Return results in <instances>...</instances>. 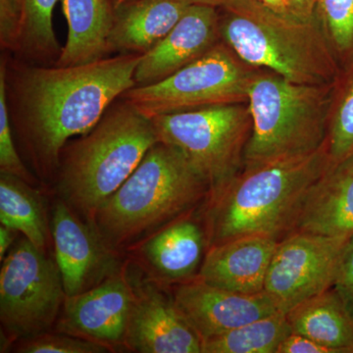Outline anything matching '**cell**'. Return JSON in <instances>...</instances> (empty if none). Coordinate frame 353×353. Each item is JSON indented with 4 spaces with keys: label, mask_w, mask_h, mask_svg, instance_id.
Wrapping results in <instances>:
<instances>
[{
    "label": "cell",
    "mask_w": 353,
    "mask_h": 353,
    "mask_svg": "<svg viewBox=\"0 0 353 353\" xmlns=\"http://www.w3.org/2000/svg\"><path fill=\"white\" fill-rule=\"evenodd\" d=\"M141 55L121 54L75 66L27 67L11 92L17 131L41 172L54 171L69 139L83 136L101 121L117 97L136 85Z\"/></svg>",
    "instance_id": "6da1fadb"
},
{
    "label": "cell",
    "mask_w": 353,
    "mask_h": 353,
    "mask_svg": "<svg viewBox=\"0 0 353 353\" xmlns=\"http://www.w3.org/2000/svg\"><path fill=\"white\" fill-rule=\"evenodd\" d=\"M331 163L325 143L304 157L243 166L206 199L208 248L248 234L281 241L294 232L309 190Z\"/></svg>",
    "instance_id": "7a4b0ae2"
},
{
    "label": "cell",
    "mask_w": 353,
    "mask_h": 353,
    "mask_svg": "<svg viewBox=\"0 0 353 353\" xmlns=\"http://www.w3.org/2000/svg\"><path fill=\"white\" fill-rule=\"evenodd\" d=\"M221 39L245 63L303 85H332L343 73L315 16L301 19L257 0L221 7Z\"/></svg>",
    "instance_id": "3957f363"
},
{
    "label": "cell",
    "mask_w": 353,
    "mask_h": 353,
    "mask_svg": "<svg viewBox=\"0 0 353 353\" xmlns=\"http://www.w3.org/2000/svg\"><path fill=\"white\" fill-rule=\"evenodd\" d=\"M158 141L152 118L129 102L109 108L90 132L62 152L60 194L92 220Z\"/></svg>",
    "instance_id": "277c9868"
},
{
    "label": "cell",
    "mask_w": 353,
    "mask_h": 353,
    "mask_svg": "<svg viewBox=\"0 0 353 353\" xmlns=\"http://www.w3.org/2000/svg\"><path fill=\"white\" fill-rule=\"evenodd\" d=\"M209 192L185 155L159 141L95 213L92 224L108 246L121 245L176 220Z\"/></svg>",
    "instance_id": "5b68a950"
},
{
    "label": "cell",
    "mask_w": 353,
    "mask_h": 353,
    "mask_svg": "<svg viewBox=\"0 0 353 353\" xmlns=\"http://www.w3.org/2000/svg\"><path fill=\"white\" fill-rule=\"evenodd\" d=\"M336 83L303 85L259 69L248 92L252 128L243 166L304 157L322 148Z\"/></svg>",
    "instance_id": "8992f818"
},
{
    "label": "cell",
    "mask_w": 353,
    "mask_h": 353,
    "mask_svg": "<svg viewBox=\"0 0 353 353\" xmlns=\"http://www.w3.org/2000/svg\"><path fill=\"white\" fill-rule=\"evenodd\" d=\"M158 138L176 148L217 192L240 173L252 134L248 102L219 104L152 118Z\"/></svg>",
    "instance_id": "52a82bcc"
},
{
    "label": "cell",
    "mask_w": 353,
    "mask_h": 353,
    "mask_svg": "<svg viewBox=\"0 0 353 353\" xmlns=\"http://www.w3.org/2000/svg\"><path fill=\"white\" fill-rule=\"evenodd\" d=\"M259 68L245 63L224 41L159 82L134 85L122 95L148 117L219 104L248 102Z\"/></svg>",
    "instance_id": "ba28073f"
},
{
    "label": "cell",
    "mask_w": 353,
    "mask_h": 353,
    "mask_svg": "<svg viewBox=\"0 0 353 353\" xmlns=\"http://www.w3.org/2000/svg\"><path fill=\"white\" fill-rule=\"evenodd\" d=\"M66 297L57 260L27 238L18 241L0 271V318L6 331L26 340L46 333Z\"/></svg>",
    "instance_id": "9c48e42d"
},
{
    "label": "cell",
    "mask_w": 353,
    "mask_h": 353,
    "mask_svg": "<svg viewBox=\"0 0 353 353\" xmlns=\"http://www.w3.org/2000/svg\"><path fill=\"white\" fill-rule=\"evenodd\" d=\"M350 236L294 231L279 241L264 292L287 314L299 304L334 287Z\"/></svg>",
    "instance_id": "30bf717a"
},
{
    "label": "cell",
    "mask_w": 353,
    "mask_h": 353,
    "mask_svg": "<svg viewBox=\"0 0 353 353\" xmlns=\"http://www.w3.org/2000/svg\"><path fill=\"white\" fill-rule=\"evenodd\" d=\"M173 303L201 341L280 312L266 292L239 294L197 277L176 288Z\"/></svg>",
    "instance_id": "8fae6325"
},
{
    "label": "cell",
    "mask_w": 353,
    "mask_h": 353,
    "mask_svg": "<svg viewBox=\"0 0 353 353\" xmlns=\"http://www.w3.org/2000/svg\"><path fill=\"white\" fill-rule=\"evenodd\" d=\"M51 229L55 260L67 296L82 294L101 283V279L113 275L114 261L108 245L63 201L55 205Z\"/></svg>",
    "instance_id": "7c38bea8"
},
{
    "label": "cell",
    "mask_w": 353,
    "mask_h": 353,
    "mask_svg": "<svg viewBox=\"0 0 353 353\" xmlns=\"http://www.w3.org/2000/svg\"><path fill=\"white\" fill-rule=\"evenodd\" d=\"M136 296L121 276L67 296L58 330L103 345L125 343Z\"/></svg>",
    "instance_id": "4fadbf2b"
},
{
    "label": "cell",
    "mask_w": 353,
    "mask_h": 353,
    "mask_svg": "<svg viewBox=\"0 0 353 353\" xmlns=\"http://www.w3.org/2000/svg\"><path fill=\"white\" fill-rule=\"evenodd\" d=\"M221 41L218 8L189 6L169 34L141 55L134 72L136 85L163 80L203 57Z\"/></svg>",
    "instance_id": "5bb4252c"
},
{
    "label": "cell",
    "mask_w": 353,
    "mask_h": 353,
    "mask_svg": "<svg viewBox=\"0 0 353 353\" xmlns=\"http://www.w3.org/2000/svg\"><path fill=\"white\" fill-rule=\"evenodd\" d=\"M279 241L266 234H248L210 246L196 277L239 294L264 292L267 272Z\"/></svg>",
    "instance_id": "9a60e30c"
},
{
    "label": "cell",
    "mask_w": 353,
    "mask_h": 353,
    "mask_svg": "<svg viewBox=\"0 0 353 353\" xmlns=\"http://www.w3.org/2000/svg\"><path fill=\"white\" fill-rule=\"evenodd\" d=\"M125 343L141 353H202V341L173 301L150 290L136 297Z\"/></svg>",
    "instance_id": "2e32d148"
},
{
    "label": "cell",
    "mask_w": 353,
    "mask_h": 353,
    "mask_svg": "<svg viewBox=\"0 0 353 353\" xmlns=\"http://www.w3.org/2000/svg\"><path fill=\"white\" fill-rule=\"evenodd\" d=\"M294 231L353 234V152L332 162L309 190Z\"/></svg>",
    "instance_id": "e0dca14e"
},
{
    "label": "cell",
    "mask_w": 353,
    "mask_h": 353,
    "mask_svg": "<svg viewBox=\"0 0 353 353\" xmlns=\"http://www.w3.org/2000/svg\"><path fill=\"white\" fill-rule=\"evenodd\" d=\"M113 6L108 53L143 55L169 34L190 4L185 0H132Z\"/></svg>",
    "instance_id": "ac0fdd59"
},
{
    "label": "cell",
    "mask_w": 353,
    "mask_h": 353,
    "mask_svg": "<svg viewBox=\"0 0 353 353\" xmlns=\"http://www.w3.org/2000/svg\"><path fill=\"white\" fill-rule=\"evenodd\" d=\"M208 250L203 225L190 218H181L152 236L143 245V252L162 277L190 281L201 270Z\"/></svg>",
    "instance_id": "d6986e66"
},
{
    "label": "cell",
    "mask_w": 353,
    "mask_h": 353,
    "mask_svg": "<svg viewBox=\"0 0 353 353\" xmlns=\"http://www.w3.org/2000/svg\"><path fill=\"white\" fill-rule=\"evenodd\" d=\"M68 37L57 58L58 66L97 61L108 53L112 28V0H62Z\"/></svg>",
    "instance_id": "ffe728a7"
},
{
    "label": "cell",
    "mask_w": 353,
    "mask_h": 353,
    "mask_svg": "<svg viewBox=\"0 0 353 353\" xmlns=\"http://www.w3.org/2000/svg\"><path fill=\"white\" fill-rule=\"evenodd\" d=\"M285 316L294 333L332 353H353V313L333 288L299 304Z\"/></svg>",
    "instance_id": "44dd1931"
},
{
    "label": "cell",
    "mask_w": 353,
    "mask_h": 353,
    "mask_svg": "<svg viewBox=\"0 0 353 353\" xmlns=\"http://www.w3.org/2000/svg\"><path fill=\"white\" fill-rule=\"evenodd\" d=\"M0 222L20 232L25 238L44 250L48 226L46 208L38 192L18 176L2 174L0 178Z\"/></svg>",
    "instance_id": "7402d4cb"
},
{
    "label": "cell",
    "mask_w": 353,
    "mask_h": 353,
    "mask_svg": "<svg viewBox=\"0 0 353 353\" xmlns=\"http://www.w3.org/2000/svg\"><path fill=\"white\" fill-rule=\"evenodd\" d=\"M292 330L282 312L202 341V353H277Z\"/></svg>",
    "instance_id": "603a6c76"
},
{
    "label": "cell",
    "mask_w": 353,
    "mask_h": 353,
    "mask_svg": "<svg viewBox=\"0 0 353 353\" xmlns=\"http://www.w3.org/2000/svg\"><path fill=\"white\" fill-rule=\"evenodd\" d=\"M326 148L332 162L353 152V64L341 73L334 85Z\"/></svg>",
    "instance_id": "cb8c5ba5"
},
{
    "label": "cell",
    "mask_w": 353,
    "mask_h": 353,
    "mask_svg": "<svg viewBox=\"0 0 353 353\" xmlns=\"http://www.w3.org/2000/svg\"><path fill=\"white\" fill-rule=\"evenodd\" d=\"M57 1L23 0L24 23L20 50L28 57L39 60L59 57L61 50L52 23L53 10Z\"/></svg>",
    "instance_id": "d4e9b609"
},
{
    "label": "cell",
    "mask_w": 353,
    "mask_h": 353,
    "mask_svg": "<svg viewBox=\"0 0 353 353\" xmlns=\"http://www.w3.org/2000/svg\"><path fill=\"white\" fill-rule=\"evenodd\" d=\"M316 16L341 70L353 64V0H318Z\"/></svg>",
    "instance_id": "484cf974"
},
{
    "label": "cell",
    "mask_w": 353,
    "mask_h": 353,
    "mask_svg": "<svg viewBox=\"0 0 353 353\" xmlns=\"http://www.w3.org/2000/svg\"><path fill=\"white\" fill-rule=\"evenodd\" d=\"M0 171L18 176L27 183L32 180L14 145L7 99L6 63L0 66Z\"/></svg>",
    "instance_id": "4316f807"
},
{
    "label": "cell",
    "mask_w": 353,
    "mask_h": 353,
    "mask_svg": "<svg viewBox=\"0 0 353 353\" xmlns=\"http://www.w3.org/2000/svg\"><path fill=\"white\" fill-rule=\"evenodd\" d=\"M24 353H104L108 345L72 334H39L19 348Z\"/></svg>",
    "instance_id": "83f0119b"
},
{
    "label": "cell",
    "mask_w": 353,
    "mask_h": 353,
    "mask_svg": "<svg viewBox=\"0 0 353 353\" xmlns=\"http://www.w3.org/2000/svg\"><path fill=\"white\" fill-rule=\"evenodd\" d=\"M23 23V0H0V43L3 50H20Z\"/></svg>",
    "instance_id": "f1b7e54d"
},
{
    "label": "cell",
    "mask_w": 353,
    "mask_h": 353,
    "mask_svg": "<svg viewBox=\"0 0 353 353\" xmlns=\"http://www.w3.org/2000/svg\"><path fill=\"white\" fill-rule=\"evenodd\" d=\"M333 289L353 313V234L341 255Z\"/></svg>",
    "instance_id": "f546056e"
},
{
    "label": "cell",
    "mask_w": 353,
    "mask_h": 353,
    "mask_svg": "<svg viewBox=\"0 0 353 353\" xmlns=\"http://www.w3.org/2000/svg\"><path fill=\"white\" fill-rule=\"evenodd\" d=\"M277 353H332L329 348L303 334L292 332L279 345Z\"/></svg>",
    "instance_id": "4dcf8cb0"
},
{
    "label": "cell",
    "mask_w": 353,
    "mask_h": 353,
    "mask_svg": "<svg viewBox=\"0 0 353 353\" xmlns=\"http://www.w3.org/2000/svg\"><path fill=\"white\" fill-rule=\"evenodd\" d=\"M292 15L301 19H312L316 16L318 0H287Z\"/></svg>",
    "instance_id": "1f68e13d"
},
{
    "label": "cell",
    "mask_w": 353,
    "mask_h": 353,
    "mask_svg": "<svg viewBox=\"0 0 353 353\" xmlns=\"http://www.w3.org/2000/svg\"><path fill=\"white\" fill-rule=\"evenodd\" d=\"M16 231L9 229L3 225L0 227V260L1 262L6 259L9 248L15 239Z\"/></svg>",
    "instance_id": "d6a6232c"
},
{
    "label": "cell",
    "mask_w": 353,
    "mask_h": 353,
    "mask_svg": "<svg viewBox=\"0 0 353 353\" xmlns=\"http://www.w3.org/2000/svg\"><path fill=\"white\" fill-rule=\"evenodd\" d=\"M257 1L279 13L290 14L288 8L287 0H257Z\"/></svg>",
    "instance_id": "836d02e7"
},
{
    "label": "cell",
    "mask_w": 353,
    "mask_h": 353,
    "mask_svg": "<svg viewBox=\"0 0 353 353\" xmlns=\"http://www.w3.org/2000/svg\"><path fill=\"white\" fill-rule=\"evenodd\" d=\"M185 1L190 6L194 4V6H206L221 8L226 4L228 0H185Z\"/></svg>",
    "instance_id": "e575fe53"
},
{
    "label": "cell",
    "mask_w": 353,
    "mask_h": 353,
    "mask_svg": "<svg viewBox=\"0 0 353 353\" xmlns=\"http://www.w3.org/2000/svg\"><path fill=\"white\" fill-rule=\"evenodd\" d=\"M132 1V0H112L113 4L123 3V2Z\"/></svg>",
    "instance_id": "d590c367"
}]
</instances>
